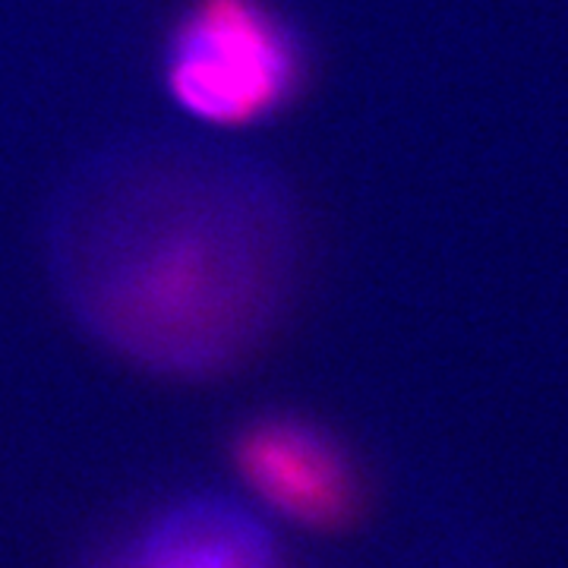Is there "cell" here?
Listing matches in <instances>:
<instances>
[{
    "mask_svg": "<svg viewBox=\"0 0 568 568\" xmlns=\"http://www.w3.org/2000/svg\"><path fill=\"white\" fill-rule=\"evenodd\" d=\"M44 237L73 320L171 379H212L256 354L301 268V219L278 171L171 133L85 159L58 190Z\"/></svg>",
    "mask_w": 568,
    "mask_h": 568,
    "instance_id": "obj_1",
    "label": "cell"
},
{
    "mask_svg": "<svg viewBox=\"0 0 568 568\" xmlns=\"http://www.w3.org/2000/svg\"><path fill=\"white\" fill-rule=\"evenodd\" d=\"M310 48L275 0H190L164 44V85L196 121L250 126L304 95Z\"/></svg>",
    "mask_w": 568,
    "mask_h": 568,
    "instance_id": "obj_2",
    "label": "cell"
},
{
    "mask_svg": "<svg viewBox=\"0 0 568 568\" xmlns=\"http://www.w3.org/2000/svg\"><path fill=\"white\" fill-rule=\"evenodd\" d=\"M241 480L282 518L310 530H342L364 508V474L351 448L297 410H263L231 439Z\"/></svg>",
    "mask_w": 568,
    "mask_h": 568,
    "instance_id": "obj_3",
    "label": "cell"
},
{
    "mask_svg": "<svg viewBox=\"0 0 568 568\" xmlns=\"http://www.w3.org/2000/svg\"><path fill=\"white\" fill-rule=\"evenodd\" d=\"M102 568H287V562L253 511L203 493L152 515Z\"/></svg>",
    "mask_w": 568,
    "mask_h": 568,
    "instance_id": "obj_4",
    "label": "cell"
}]
</instances>
